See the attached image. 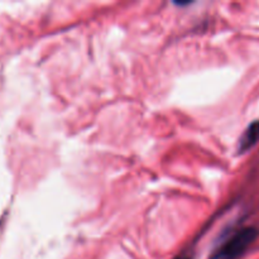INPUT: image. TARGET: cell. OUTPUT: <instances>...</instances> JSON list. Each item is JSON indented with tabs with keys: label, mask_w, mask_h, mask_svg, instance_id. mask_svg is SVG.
I'll list each match as a JSON object with an SVG mask.
<instances>
[{
	"label": "cell",
	"mask_w": 259,
	"mask_h": 259,
	"mask_svg": "<svg viewBox=\"0 0 259 259\" xmlns=\"http://www.w3.org/2000/svg\"><path fill=\"white\" fill-rule=\"evenodd\" d=\"M257 229L245 227L237 230L218 245L209 259H238L257 238Z\"/></svg>",
	"instance_id": "cell-1"
},
{
	"label": "cell",
	"mask_w": 259,
	"mask_h": 259,
	"mask_svg": "<svg viewBox=\"0 0 259 259\" xmlns=\"http://www.w3.org/2000/svg\"><path fill=\"white\" fill-rule=\"evenodd\" d=\"M259 141V121H255L249 128L244 132L243 137L239 141V152H245L247 149L252 148Z\"/></svg>",
	"instance_id": "cell-2"
},
{
	"label": "cell",
	"mask_w": 259,
	"mask_h": 259,
	"mask_svg": "<svg viewBox=\"0 0 259 259\" xmlns=\"http://www.w3.org/2000/svg\"><path fill=\"white\" fill-rule=\"evenodd\" d=\"M175 259H191L189 257V255H179V257H176Z\"/></svg>",
	"instance_id": "cell-3"
}]
</instances>
